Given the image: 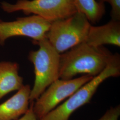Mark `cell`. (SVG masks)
I'll list each match as a JSON object with an SVG mask.
<instances>
[{
  "instance_id": "6da1fadb",
  "label": "cell",
  "mask_w": 120,
  "mask_h": 120,
  "mask_svg": "<svg viewBox=\"0 0 120 120\" xmlns=\"http://www.w3.org/2000/svg\"><path fill=\"white\" fill-rule=\"evenodd\" d=\"M114 56L103 46L80 43L60 54L59 78L69 80L78 74L95 77L103 71Z\"/></svg>"
},
{
  "instance_id": "7a4b0ae2",
  "label": "cell",
  "mask_w": 120,
  "mask_h": 120,
  "mask_svg": "<svg viewBox=\"0 0 120 120\" xmlns=\"http://www.w3.org/2000/svg\"><path fill=\"white\" fill-rule=\"evenodd\" d=\"M39 46L31 51L29 58L34 67V84L31 90L30 102L34 101L52 83L59 79L60 56L46 37L34 42Z\"/></svg>"
},
{
  "instance_id": "3957f363",
  "label": "cell",
  "mask_w": 120,
  "mask_h": 120,
  "mask_svg": "<svg viewBox=\"0 0 120 120\" xmlns=\"http://www.w3.org/2000/svg\"><path fill=\"white\" fill-rule=\"evenodd\" d=\"M120 74V55L116 53L100 74L82 86L64 102L39 120H69L74 112L90 102L101 84L109 77H118Z\"/></svg>"
},
{
  "instance_id": "277c9868",
  "label": "cell",
  "mask_w": 120,
  "mask_h": 120,
  "mask_svg": "<svg viewBox=\"0 0 120 120\" xmlns=\"http://www.w3.org/2000/svg\"><path fill=\"white\" fill-rule=\"evenodd\" d=\"M90 22L82 13L52 22L46 37L60 54L85 42L91 26Z\"/></svg>"
},
{
  "instance_id": "5b68a950",
  "label": "cell",
  "mask_w": 120,
  "mask_h": 120,
  "mask_svg": "<svg viewBox=\"0 0 120 120\" xmlns=\"http://www.w3.org/2000/svg\"><path fill=\"white\" fill-rule=\"evenodd\" d=\"M1 7L8 13L22 11L51 22L66 18L77 12L74 0H19L15 4L3 3Z\"/></svg>"
},
{
  "instance_id": "8992f818",
  "label": "cell",
  "mask_w": 120,
  "mask_h": 120,
  "mask_svg": "<svg viewBox=\"0 0 120 120\" xmlns=\"http://www.w3.org/2000/svg\"><path fill=\"white\" fill-rule=\"evenodd\" d=\"M94 77L85 75L69 80L59 79L53 82L34 102L33 109L38 119L40 120Z\"/></svg>"
},
{
  "instance_id": "52a82bcc",
  "label": "cell",
  "mask_w": 120,
  "mask_h": 120,
  "mask_svg": "<svg viewBox=\"0 0 120 120\" xmlns=\"http://www.w3.org/2000/svg\"><path fill=\"white\" fill-rule=\"evenodd\" d=\"M52 22L38 16L22 17L16 21L0 22V43L7 39L16 36L30 38L34 42L46 37Z\"/></svg>"
},
{
  "instance_id": "ba28073f",
  "label": "cell",
  "mask_w": 120,
  "mask_h": 120,
  "mask_svg": "<svg viewBox=\"0 0 120 120\" xmlns=\"http://www.w3.org/2000/svg\"><path fill=\"white\" fill-rule=\"evenodd\" d=\"M85 42L94 47L108 44L120 47V21L111 19L103 26H91Z\"/></svg>"
},
{
  "instance_id": "9c48e42d",
  "label": "cell",
  "mask_w": 120,
  "mask_h": 120,
  "mask_svg": "<svg viewBox=\"0 0 120 120\" xmlns=\"http://www.w3.org/2000/svg\"><path fill=\"white\" fill-rule=\"evenodd\" d=\"M30 86H23L11 98L0 105V120H16L29 109Z\"/></svg>"
},
{
  "instance_id": "30bf717a",
  "label": "cell",
  "mask_w": 120,
  "mask_h": 120,
  "mask_svg": "<svg viewBox=\"0 0 120 120\" xmlns=\"http://www.w3.org/2000/svg\"><path fill=\"white\" fill-rule=\"evenodd\" d=\"M17 63L0 62V99L13 91L19 90L23 86V78L18 74Z\"/></svg>"
},
{
  "instance_id": "8fae6325",
  "label": "cell",
  "mask_w": 120,
  "mask_h": 120,
  "mask_svg": "<svg viewBox=\"0 0 120 120\" xmlns=\"http://www.w3.org/2000/svg\"><path fill=\"white\" fill-rule=\"evenodd\" d=\"M77 12L84 14L89 22H99L105 13V4L96 0H74Z\"/></svg>"
},
{
  "instance_id": "7c38bea8",
  "label": "cell",
  "mask_w": 120,
  "mask_h": 120,
  "mask_svg": "<svg viewBox=\"0 0 120 120\" xmlns=\"http://www.w3.org/2000/svg\"><path fill=\"white\" fill-rule=\"evenodd\" d=\"M99 2L105 4L107 2L111 7L112 20L120 21V0H98Z\"/></svg>"
},
{
  "instance_id": "4fadbf2b",
  "label": "cell",
  "mask_w": 120,
  "mask_h": 120,
  "mask_svg": "<svg viewBox=\"0 0 120 120\" xmlns=\"http://www.w3.org/2000/svg\"><path fill=\"white\" fill-rule=\"evenodd\" d=\"M120 115V106L119 105L110 108L98 120H118Z\"/></svg>"
},
{
  "instance_id": "5bb4252c",
  "label": "cell",
  "mask_w": 120,
  "mask_h": 120,
  "mask_svg": "<svg viewBox=\"0 0 120 120\" xmlns=\"http://www.w3.org/2000/svg\"><path fill=\"white\" fill-rule=\"evenodd\" d=\"M34 101L31 102L30 106L28 111L21 118L16 120H39L35 114L33 109Z\"/></svg>"
}]
</instances>
